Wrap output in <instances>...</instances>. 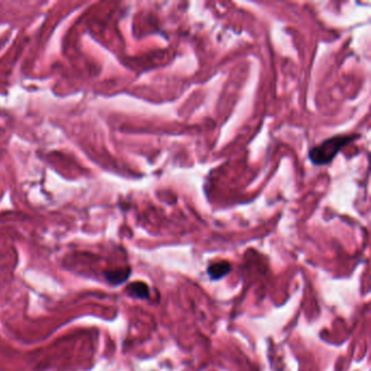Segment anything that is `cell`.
Returning <instances> with one entry per match:
<instances>
[{
	"mask_svg": "<svg viewBox=\"0 0 371 371\" xmlns=\"http://www.w3.org/2000/svg\"><path fill=\"white\" fill-rule=\"evenodd\" d=\"M357 138H359L358 134H341L325 139L309 150V160L316 166L329 165L345 146Z\"/></svg>",
	"mask_w": 371,
	"mask_h": 371,
	"instance_id": "obj_1",
	"label": "cell"
},
{
	"mask_svg": "<svg viewBox=\"0 0 371 371\" xmlns=\"http://www.w3.org/2000/svg\"><path fill=\"white\" fill-rule=\"evenodd\" d=\"M231 271V265L228 261H218L209 266L207 274L212 280H220Z\"/></svg>",
	"mask_w": 371,
	"mask_h": 371,
	"instance_id": "obj_2",
	"label": "cell"
},
{
	"mask_svg": "<svg viewBox=\"0 0 371 371\" xmlns=\"http://www.w3.org/2000/svg\"><path fill=\"white\" fill-rule=\"evenodd\" d=\"M128 292L134 297L147 299L149 297V287L144 282H133L128 286Z\"/></svg>",
	"mask_w": 371,
	"mask_h": 371,
	"instance_id": "obj_3",
	"label": "cell"
},
{
	"mask_svg": "<svg viewBox=\"0 0 371 371\" xmlns=\"http://www.w3.org/2000/svg\"><path fill=\"white\" fill-rule=\"evenodd\" d=\"M130 276V270H117L109 274L108 280L111 283H121L128 279Z\"/></svg>",
	"mask_w": 371,
	"mask_h": 371,
	"instance_id": "obj_4",
	"label": "cell"
}]
</instances>
